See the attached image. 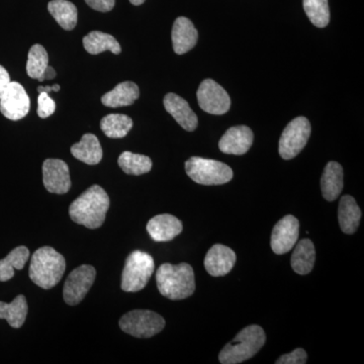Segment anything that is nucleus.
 Segmentation results:
<instances>
[{"label": "nucleus", "instance_id": "f257e3e1", "mask_svg": "<svg viewBox=\"0 0 364 364\" xmlns=\"http://www.w3.org/2000/svg\"><path fill=\"white\" fill-rule=\"evenodd\" d=\"M109 208V198L104 188L92 186L71 203L69 215L72 221L88 229L102 227Z\"/></svg>", "mask_w": 364, "mask_h": 364}, {"label": "nucleus", "instance_id": "f03ea898", "mask_svg": "<svg viewBox=\"0 0 364 364\" xmlns=\"http://www.w3.org/2000/svg\"><path fill=\"white\" fill-rule=\"evenodd\" d=\"M156 282L160 294L172 301L188 299L196 291L195 272L188 263H164L158 268Z\"/></svg>", "mask_w": 364, "mask_h": 364}, {"label": "nucleus", "instance_id": "7ed1b4c3", "mask_svg": "<svg viewBox=\"0 0 364 364\" xmlns=\"http://www.w3.org/2000/svg\"><path fill=\"white\" fill-rule=\"evenodd\" d=\"M66 269V261L54 248L45 246L33 254L30 274L33 284L44 289H53L59 284Z\"/></svg>", "mask_w": 364, "mask_h": 364}, {"label": "nucleus", "instance_id": "20e7f679", "mask_svg": "<svg viewBox=\"0 0 364 364\" xmlns=\"http://www.w3.org/2000/svg\"><path fill=\"white\" fill-rule=\"evenodd\" d=\"M267 341L264 330L258 325L244 328L233 341L228 343L220 352L222 364H238L252 358L264 346Z\"/></svg>", "mask_w": 364, "mask_h": 364}, {"label": "nucleus", "instance_id": "39448f33", "mask_svg": "<svg viewBox=\"0 0 364 364\" xmlns=\"http://www.w3.org/2000/svg\"><path fill=\"white\" fill-rule=\"evenodd\" d=\"M152 256L143 251L136 250L128 256L122 273V289L126 293L142 291L154 272Z\"/></svg>", "mask_w": 364, "mask_h": 364}, {"label": "nucleus", "instance_id": "423d86ee", "mask_svg": "<svg viewBox=\"0 0 364 364\" xmlns=\"http://www.w3.org/2000/svg\"><path fill=\"white\" fill-rule=\"evenodd\" d=\"M186 174L203 186H221L233 179V170L225 163L205 158L191 157L186 162Z\"/></svg>", "mask_w": 364, "mask_h": 364}, {"label": "nucleus", "instance_id": "0eeeda50", "mask_svg": "<svg viewBox=\"0 0 364 364\" xmlns=\"http://www.w3.org/2000/svg\"><path fill=\"white\" fill-rule=\"evenodd\" d=\"M119 327L136 338H150L164 329L165 320L152 311L135 310L121 318Z\"/></svg>", "mask_w": 364, "mask_h": 364}, {"label": "nucleus", "instance_id": "6e6552de", "mask_svg": "<svg viewBox=\"0 0 364 364\" xmlns=\"http://www.w3.org/2000/svg\"><path fill=\"white\" fill-rule=\"evenodd\" d=\"M310 122L305 117H299L287 124L279 139V152L284 160L298 156L305 148L311 136Z\"/></svg>", "mask_w": 364, "mask_h": 364}, {"label": "nucleus", "instance_id": "1a4fd4ad", "mask_svg": "<svg viewBox=\"0 0 364 364\" xmlns=\"http://www.w3.org/2000/svg\"><path fill=\"white\" fill-rule=\"evenodd\" d=\"M97 277V270L91 265H81L67 277L63 287V298L67 305L76 306L85 298Z\"/></svg>", "mask_w": 364, "mask_h": 364}, {"label": "nucleus", "instance_id": "9d476101", "mask_svg": "<svg viewBox=\"0 0 364 364\" xmlns=\"http://www.w3.org/2000/svg\"><path fill=\"white\" fill-rule=\"evenodd\" d=\"M196 97L200 109L208 114L221 116L231 107V98L227 91L213 79H205L200 83Z\"/></svg>", "mask_w": 364, "mask_h": 364}, {"label": "nucleus", "instance_id": "9b49d317", "mask_svg": "<svg viewBox=\"0 0 364 364\" xmlns=\"http://www.w3.org/2000/svg\"><path fill=\"white\" fill-rule=\"evenodd\" d=\"M31 100L23 86L18 82L9 83L0 97V112L11 121L23 119L30 112Z\"/></svg>", "mask_w": 364, "mask_h": 364}, {"label": "nucleus", "instance_id": "f8f14e48", "mask_svg": "<svg viewBox=\"0 0 364 364\" xmlns=\"http://www.w3.org/2000/svg\"><path fill=\"white\" fill-rule=\"evenodd\" d=\"M299 234V220L291 215L282 218L272 230L270 246L273 252L282 255L291 251L298 241Z\"/></svg>", "mask_w": 364, "mask_h": 364}, {"label": "nucleus", "instance_id": "ddd939ff", "mask_svg": "<svg viewBox=\"0 0 364 364\" xmlns=\"http://www.w3.org/2000/svg\"><path fill=\"white\" fill-rule=\"evenodd\" d=\"M43 181L49 193L64 195L71 188L68 165L63 160L47 159L43 164Z\"/></svg>", "mask_w": 364, "mask_h": 364}, {"label": "nucleus", "instance_id": "4468645a", "mask_svg": "<svg viewBox=\"0 0 364 364\" xmlns=\"http://www.w3.org/2000/svg\"><path fill=\"white\" fill-rule=\"evenodd\" d=\"M253 140V132L249 127H232L222 136L219 148L225 154L244 155L250 149Z\"/></svg>", "mask_w": 364, "mask_h": 364}, {"label": "nucleus", "instance_id": "2eb2a0df", "mask_svg": "<svg viewBox=\"0 0 364 364\" xmlns=\"http://www.w3.org/2000/svg\"><path fill=\"white\" fill-rule=\"evenodd\" d=\"M236 253L222 244H215L208 250L205 258V267L212 277H224L233 269Z\"/></svg>", "mask_w": 364, "mask_h": 364}, {"label": "nucleus", "instance_id": "dca6fc26", "mask_svg": "<svg viewBox=\"0 0 364 364\" xmlns=\"http://www.w3.org/2000/svg\"><path fill=\"white\" fill-rule=\"evenodd\" d=\"M165 109L174 117V119L181 124L186 131H195L198 127V117L195 112L191 109L186 100L176 95L168 93L163 100Z\"/></svg>", "mask_w": 364, "mask_h": 364}, {"label": "nucleus", "instance_id": "f3484780", "mask_svg": "<svg viewBox=\"0 0 364 364\" xmlns=\"http://www.w3.org/2000/svg\"><path fill=\"white\" fill-rule=\"evenodd\" d=\"M171 39L174 52L177 55H183L193 49L198 43V33L188 18L179 16L174 21Z\"/></svg>", "mask_w": 364, "mask_h": 364}, {"label": "nucleus", "instance_id": "a211bd4d", "mask_svg": "<svg viewBox=\"0 0 364 364\" xmlns=\"http://www.w3.org/2000/svg\"><path fill=\"white\" fill-rule=\"evenodd\" d=\"M182 229L181 221L169 214L158 215L147 224L148 233L156 242L171 241L181 233Z\"/></svg>", "mask_w": 364, "mask_h": 364}, {"label": "nucleus", "instance_id": "6ab92c4d", "mask_svg": "<svg viewBox=\"0 0 364 364\" xmlns=\"http://www.w3.org/2000/svg\"><path fill=\"white\" fill-rule=\"evenodd\" d=\"M343 177V168L338 162L331 161L326 165L321 178L322 195L326 200L333 202L338 198L344 186Z\"/></svg>", "mask_w": 364, "mask_h": 364}, {"label": "nucleus", "instance_id": "aec40b11", "mask_svg": "<svg viewBox=\"0 0 364 364\" xmlns=\"http://www.w3.org/2000/svg\"><path fill=\"white\" fill-rule=\"evenodd\" d=\"M140 97V90L132 81L119 83L102 97V105L112 109L132 105Z\"/></svg>", "mask_w": 364, "mask_h": 364}, {"label": "nucleus", "instance_id": "412c9836", "mask_svg": "<svg viewBox=\"0 0 364 364\" xmlns=\"http://www.w3.org/2000/svg\"><path fill=\"white\" fill-rule=\"evenodd\" d=\"M71 153L76 159L88 165H97L102 159V146L93 134H85L80 142L72 146Z\"/></svg>", "mask_w": 364, "mask_h": 364}, {"label": "nucleus", "instance_id": "4be33fe9", "mask_svg": "<svg viewBox=\"0 0 364 364\" xmlns=\"http://www.w3.org/2000/svg\"><path fill=\"white\" fill-rule=\"evenodd\" d=\"M340 228L345 234H354L358 231L361 220V210L351 196L341 198L338 208Z\"/></svg>", "mask_w": 364, "mask_h": 364}, {"label": "nucleus", "instance_id": "5701e85b", "mask_svg": "<svg viewBox=\"0 0 364 364\" xmlns=\"http://www.w3.org/2000/svg\"><path fill=\"white\" fill-rule=\"evenodd\" d=\"M316 261V250L310 239L299 241L291 255V267L298 274H309L314 268Z\"/></svg>", "mask_w": 364, "mask_h": 364}, {"label": "nucleus", "instance_id": "b1692460", "mask_svg": "<svg viewBox=\"0 0 364 364\" xmlns=\"http://www.w3.org/2000/svg\"><path fill=\"white\" fill-rule=\"evenodd\" d=\"M48 11L64 30H73L77 25V9L68 0H52L48 4Z\"/></svg>", "mask_w": 364, "mask_h": 364}, {"label": "nucleus", "instance_id": "393cba45", "mask_svg": "<svg viewBox=\"0 0 364 364\" xmlns=\"http://www.w3.org/2000/svg\"><path fill=\"white\" fill-rule=\"evenodd\" d=\"M83 46L86 51L91 55H97L105 51H111L112 54L119 55L122 51L121 46L112 36L98 31L85 36L83 38Z\"/></svg>", "mask_w": 364, "mask_h": 364}, {"label": "nucleus", "instance_id": "a878e982", "mask_svg": "<svg viewBox=\"0 0 364 364\" xmlns=\"http://www.w3.org/2000/svg\"><path fill=\"white\" fill-rule=\"evenodd\" d=\"M28 309V303L23 294L16 296L9 304L0 301V318H6L11 327L18 329L25 323Z\"/></svg>", "mask_w": 364, "mask_h": 364}, {"label": "nucleus", "instance_id": "bb28decb", "mask_svg": "<svg viewBox=\"0 0 364 364\" xmlns=\"http://www.w3.org/2000/svg\"><path fill=\"white\" fill-rule=\"evenodd\" d=\"M28 258L30 251L26 246L14 248L4 259L0 260V282L13 279L14 269H23Z\"/></svg>", "mask_w": 364, "mask_h": 364}, {"label": "nucleus", "instance_id": "cd10ccee", "mask_svg": "<svg viewBox=\"0 0 364 364\" xmlns=\"http://www.w3.org/2000/svg\"><path fill=\"white\" fill-rule=\"evenodd\" d=\"M133 128V121L126 114H111L100 121V129L112 139H121L128 135Z\"/></svg>", "mask_w": 364, "mask_h": 364}, {"label": "nucleus", "instance_id": "c85d7f7f", "mask_svg": "<svg viewBox=\"0 0 364 364\" xmlns=\"http://www.w3.org/2000/svg\"><path fill=\"white\" fill-rule=\"evenodd\" d=\"M119 166L123 170L124 173L130 176H142L148 173L152 169V160L145 155L135 154V153L126 152L122 153L121 156L117 160Z\"/></svg>", "mask_w": 364, "mask_h": 364}, {"label": "nucleus", "instance_id": "c756f323", "mask_svg": "<svg viewBox=\"0 0 364 364\" xmlns=\"http://www.w3.org/2000/svg\"><path fill=\"white\" fill-rule=\"evenodd\" d=\"M306 16L314 26L323 28L329 25L330 9L328 0H303Z\"/></svg>", "mask_w": 364, "mask_h": 364}, {"label": "nucleus", "instance_id": "7c9ffc66", "mask_svg": "<svg viewBox=\"0 0 364 364\" xmlns=\"http://www.w3.org/2000/svg\"><path fill=\"white\" fill-rule=\"evenodd\" d=\"M49 63V56L42 45H33L28 52L26 73L31 78L40 80Z\"/></svg>", "mask_w": 364, "mask_h": 364}, {"label": "nucleus", "instance_id": "2f4dec72", "mask_svg": "<svg viewBox=\"0 0 364 364\" xmlns=\"http://www.w3.org/2000/svg\"><path fill=\"white\" fill-rule=\"evenodd\" d=\"M56 111V104L49 97V93L40 92L38 98V114L41 119H47Z\"/></svg>", "mask_w": 364, "mask_h": 364}, {"label": "nucleus", "instance_id": "473e14b6", "mask_svg": "<svg viewBox=\"0 0 364 364\" xmlns=\"http://www.w3.org/2000/svg\"><path fill=\"white\" fill-rule=\"evenodd\" d=\"M308 360L306 352L303 348H298L291 353L280 356L277 360V364H306Z\"/></svg>", "mask_w": 364, "mask_h": 364}, {"label": "nucleus", "instance_id": "72a5a7b5", "mask_svg": "<svg viewBox=\"0 0 364 364\" xmlns=\"http://www.w3.org/2000/svg\"><path fill=\"white\" fill-rule=\"evenodd\" d=\"M86 4L100 13H107L114 9L116 0H85Z\"/></svg>", "mask_w": 364, "mask_h": 364}, {"label": "nucleus", "instance_id": "f704fd0d", "mask_svg": "<svg viewBox=\"0 0 364 364\" xmlns=\"http://www.w3.org/2000/svg\"><path fill=\"white\" fill-rule=\"evenodd\" d=\"M11 83V77H9V72L4 67L0 65V97L2 93L6 90L7 86Z\"/></svg>", "mask_w": 364, "mask_h": 364}, {"label": "nucleus", "instance_id": "c9c22d12", "mask_svg": "<svg viewBox=\"0 0 364 364\" xmlns=\"http://www.w3.org/2000/svg\"><path fill=\"white\" fill-rule=\"evenodd\" d=\"M55 77H56V71H55L53 67L48 66L39 81L42 82V81L47 80V79H53Z\"/></svg>", "mask_w": 364, "mask_h": 364}, {"label": "nucleus", "instance_id": "e433bc0d", "mask_svg": "<svg viewBox=\"0 0 364 364\" xmlns=\"http://www.w3.org/2000/svg\"><path fill=\"white\" fill-rule=\"evenodd\" d=\"M60 85H55L53 86H39L38 87V91L40 92H46V93H50L52 92V91H54V92H57V91L60 90Z\"/></svg>", "mask_w": 364, "mask_h": 364}, {"label": "nucleus", "instance_id": "4c0bfd02", "mask_svg": "<svg viewBox=\"0 0 364 364\" xmlns=\"http://www.w3.org/2000/svg\"><path fill=\"white\" fill-rule=\"evenodd\" d=\"M130 2L133 6H141L145 2V0H130Z\"/></svg>", "mask_w": 364, "mask_h": 364}]
</instances>
